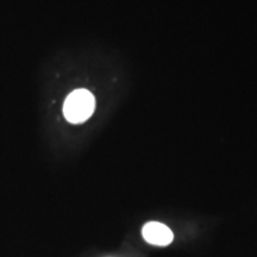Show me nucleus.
I'll use <instances>...</instances> for the list:
<instances>
[{"label":"nucleus","instance_id":"2","mask_svg":"<svg viewBox=\"0 0 257 257\" xmlns=\"http://www.w3.org/2000/svg\"><path fill=\"white\" fill-rule=\"evenodd\" d=\"M142 234L146 242L157 246L169 245L174 239V234H173L172 230L165 224L157 223V221H150V223L144 225Z\"/></svg>","mask_w":257,"mask_h":257},{"label":"nucleus","instance_id":"1","mask_svg":"<svg viewBox=\"0 0 257 257\" xmlns=\"http://www.w3.org/2000/svg\"><path fill=\"white\" fill-rule=\"evenodd\" d=\"M95 107V99L86 89H76L67 96L63 105V113L67 120L73 124L83 123L91 117Z\"/></svg>","mask_w":257,"mask_h":257}]
</instances>
